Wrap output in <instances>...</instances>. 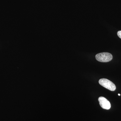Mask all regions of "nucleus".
<instances>
[{"instance_id": "obj_1", "label": "nucleus", "mask_w": 121, "mask_h": 121, "mask_svg": "<svg viewBox=\"0 0 121 121\" xmlns=\"http://www.w3.org/2000/svg\"><path fill=\"white\" fill-rule=\"evenodd\" d=\"M95 59L98 61L101 62H107L112 60L113 56L112 54L108 52H102L97 54Z\"/></svg>"}, {"instance_id": "obj_2", "label": "nucleus", "mask_w": 121, "mask_h": 121, "mask_svg": "<svg viewBox=\"0 0 121 121\" xmlns=\"http://www.w3.org/2000/svg\"><path fill=\"white\" fill-rule=\"evenodd\" d=\"M99 84L106 89L112 91L115 90L116 87L113 83L110 80L105 78H102L99 80Z\"/></svg>"}, {"instance_id": "obj_3", "label": "nucleus", "mask_w": 121, "mask_h": 121, "mask_svg": "<svg viewBox=\"0 0 121 121\" xmlns=\"http://www.w3.org/2000/svg\"><path fill=\"white\" fill-rule=\"evenodd\" d=\"M99 105L103 109L109 110L110 109L111 105L110 102L108 99L103 97H99L98 99Z\"/></svg>"}, {"instance_id": "obj_4", "label": "nucleus", "mask_w": 121, "mask_h": 121, "mask_svg": "<svg viewBox=\"0 0 121 121\" xmlns=\"http://www.w3.org/2000/svg\"><path fill=\"white\" fill-rule=\"evenodd\" d=\"M117 34L118 36V37L121 39V31H119L117 33Z\"/></svg>"}, {"instance_id": "obj_5", "label": "nucleus", "mask_w": 121, "mask_h": 121, "mask_svg": "<svg viewBox=\"0 0 121 121\" xmlns=\"http://www.w3.org/2000/svg\"><path fill=\"white\" fill-rule=\"evenodd\" d=\"M118 95L120 96V95H120V94H118Z\"/></svg>"}]
</instances>
